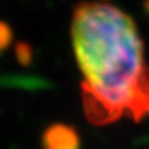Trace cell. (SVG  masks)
<instances>
[{"instance_id":"6da1fadb","label":"cell","mask_w":149,"mask_h":149,"mask_svg":"<svg viewBox=\"0 0 149 149\" xmlns=\"http://www.w3.org/2000/svg\"><path fill=\"white\" fill-rule=\"evenodd\" d=\"M70 37L83 111L94 126L149 116V64L133 17L105 0L74 6Z\"/></svg>"},{"instance_id":"7a4b0ae2","label":"cell","mask_w":149,"mask_h":149,"mask_svg":"<svg viewBox=\"0 0 149 149\" xmlns=\"http://www.w3.org/2000/svg\"><path fill=\"white\" fill-rule=\"evenodd\" d=\"M42 149H81V138L73 126L53 123L42 134Z\"/></svg>"},{"instance_id":"3957f363","label":"cell","mask_w":149,"mask_h":149,"mask_svg":"<svg viewBox=\"0 0 149 149\" xmlns=\"http://www.w3.org/2000/svg\"><path fill=\"white\" fill-rule=\"evenodd\" d=\"M15 54L17 59L21 65H31L33 61V48L29 43L18 42L15 43Z\"/></svg>"},{"instance_id":"277c9868","label":"cell","mask_w":149,"mask_h":149,"mask_svg":"<svg viewBox=\"0 0 149 149\" xmlns=\"http://www.w3.org/2000/svg\"><path fill=\"white\" fill-rule=\"evenodd\" d=\"M13 40H14V33L11 26L7 22L0 21V53L10 47Z\"/></svg>"},{"instance_id":"5b68a950","label":"cell","mask_w":149,"mask_h":149,"mask_svg":"<svg viewBox=\"0 0 149 149\" xmlns=\"http://www.w3.org/2000/svg\"><path fill=\"white\" fill-rule=\"evenodd\" d=\"M148 10H149V1H148Z\"/></svg>"}]
</instances>
